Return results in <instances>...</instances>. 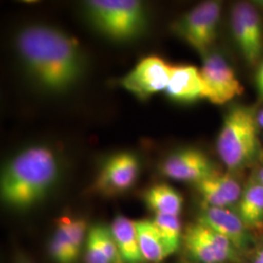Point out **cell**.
Here are the masks:
<instances>
[{"instance_id": "cell-19", "label": "cell", "mask_w": 263, "mask_h": 263, "mask_svg": "<svg viewBox=\"0 0 263 263\" xmlns=\"http://www.w3.org/2000/svg\"><path fill=\"white\" fill-rule=\"evenodd\" d=\"M182 239L189 255L199 263H226L229 261L226 255L220 254L214 247L193 235L188 230H185Z\"/></svg>"}, {"instance_id": "cell-20", "label": "cell", "mask_w": 263, "mask_h": 263, "mask_svg": "<svg viewBox=\"0 0 263 263\" xmlns=\"http://www.w3.org/2000/svg\"><path fill=\"white\" fill-rule=\"evenodd\" d=\"M152 221L159 231L160 235L163 238L171 254L177 252L183 237L179 216L157 214L154 216Z\"/></svg>"}, {"instance_id": "cell-9", "label": "cell", "mask_w": 263, "mask_h": 263, "mask_svg": "<svg viewBox=\"0 0 263 263\" xmlns=\"http://www.w3.org/2000/svg\"><path fill=\"white\" fill-rule=\"evenodd\" d=\"M139 175L140 163L137 156L130 152H120L105 161L95 185L105 194L122 193L134 186Z\"/></svg>"}, {"instance_id": "cell-1", "label": "cell", "mask_w": 263, "mask_h": 263, "mask_svg": "<svg viewBox=\"0 0 263 263\" xmlns=\"http://www.w3.org/2000/svg\"><path fill=\"white\" fill-rule=\"evenodd\" d=\"M17 51L28 74L51 93L72 87L84 70V57L74 38L58 28L34 25L21 30Z\"/></svg>"}, {"instance_id": "cell-27", "label": "cell", "mask_w": 263, "mask_h": 263, "mask_svg": "<svg viewBox=\"0 0 263 263\" xmlns=\"http://www.w3.org/2000/svg\"><path fill=\"white\" fill-rule=\"evenodd\" d=\"M260 183H261V185H262V186H263V181H262V182H260Z\"/></svg>"}, {"instance_id": "cell-15", "label": "cell", "mask_w": 263, "mask_h": 263, "mask_svg": "<svg viewBox=\"0 0 263 263\" xmlns=\"http://www.w3.org/2000/svg\"><path fill=\"white\" fill-rule=\"evenodd\" d=\"M135 226L144 262H162L172 254L152 220H137L135 221Z\"/></svg>"}, {"instance_id": "cell-26", "label": "cell", "mask_w": 263, "mask_h": 263, "mask_svg": "<svg viewBox=\"0 0 263 263\" xmlns=\"http://www.w3.org/2000/svg\"><path fill=\"white\" fill-rule=\"evenodd\" d=\"M257 123H258V126L263 128V110L258 113L257 115Z\"/></svg>"}, {"instance_id": "cell-4", "label": "cell", "mask_w": 263, "mask_h": 263, "mask_svg": "<svg viewBox=\"0 0 263 263\" xmlns=\"http://www.w3.org/2000/svg\"><path fill=\"white\" fill-rule=\"evenodd\" d=\"M92 26L115 41H129L141 35L147 26L144 4L136 0H91L85 2Z\"/></svg>"}, {"instance_id": "cell-3", "label": "cell", "mask_w": 263, "mask_h": 263, "mask_svg": "<svg viewBox=\"0 0 263 263\" xmlns=\"http://www.w3.org/2000/svg\"><path fill=\"white\" fill-rule=\"evenodd\" d=\"M257 115L247 106H235L226 114L219 132L216 149L230 171H239L251 165L259 152Z\"/></svg>"}, {"instance_id": "cell-2", "label": "cell", "mask_w": 263, "mask_h": 263, "mask_svg": "<svg viewBox=\"0 0 263 263\" xmlns=\"http://www.w3.org/2000/svg\"><path fill=\"white\" fill-rule=\"evenodd\" d=\"M60 170L56 153L46 145H32L20 151L1 174L2 201L18 211L35 206L55 186Z\"/></svg>"}, {"instance_id": "cell-8", "label": "cell", "mask_w": 263, "mask_h": 263, "mask_svg": "<svg viewBox=\"0 0 263 263\" xmlns=\"http://www.w3.org/2000/svg\"><path fill=\"white\" fill-rule=\"evenodd\" d=\"M236 42L246 61L254 65L263 52V31L257 10L249 2H239L231 14Z\"/></svg>"}, {"instance_id": "cell-14", "label": "cell", "mask_w": 263, "mask_h": 263, "mask_svg": "<svg viewBox=\"0 0 263 263\" xmlns=\"http://www.w3.org/2000/svg\"><path fill=\"white\" fill-rule=\"evenodd\" d=\"M110 227L123 263H143L135 221L122 215L115 216Z\"/></svg>"}, {"instance_id": "cell-23", "label": "cell", "mask_w": 263, "mask_h": 263, "mask_svg": "<svg viewBox=\"0 0 263 263\" xmlns=\"http://www.w3.org/2000/svg\"><path fill=\"white\" fill-rule=\"evenodd\" d=\"M88 227L83 218H72L70 220V244L72 259L76 262L81 253L82 247L86 243Z\"/></svg>"}, {"instance_id": "cell-18", "label": "cell", "mask_w": 263, "mask_h": 263, "mask_svg": "<svg viewBox=\"0 0 263 263\" xmlns=\"http://www.w3.org/2000/svg\"><path fill=\"white\" fill-rule=\"evenodd\" d=\"M70 220L71 218L67 216L59 218L50 241L49 252L56 263H74L70 244Z\"/></svg>"}, {"instance_id": "cell-13", "label": "cell", "mask_w": 263, "mask_h": 263, "mask_svg": "<svg viewBox=\"0 0 263 263\" xmlns=\"http://www.w3.org/2000/svg\"><path fill=\"white\" fill-rule=\"evenodd\" d=\"M202 79L200 69L193 66H171V74L165 92L172 100L191 103L202 99Z\"/></svg>"}, {"instance_id": "cell-12", "label": "cell", "mask_w": 263, "mask_h": 263, "mask_svg": "<svg viewBox=\"0 0 263 263\" xmlns=\"http://www.w3.org/2000/svg\"><path fill=\"white\" fill-rule=\"evenodd\" d=\"M205 207L227 208L242 196L240 183L230 175L214 171L207 178L195 183Z\"/></svg>"}, {"instance_id": "cell-17", "label": "cell", "mask_w": 263, "mask_h": 263, "mask_svg": "<svg viewBox=\"0 0 263 263\" xmlns=\"http://www.w3.org/2000/svg\"><path fill=\"white\" fill-rule=\"evenodd\" d=\"M239 216L247 227L259 226L263 221V186L257 179L246 187L239 202Z\"/></svg>"}, {"instance_id": "cell-25", "label": "cell", "mask_w": 263, "mask_h": 263, "mask_svg": "<svg viewBox=\"0 0 263 263\" xmlns=\"http://www.w3.org/2000/svg\"><path fill=\"white\" fill-rule=\"evenodd\" d=\"M257 84H258V88L259 91L261 93V96L263 97V66L261 69L258 72V76H257Z\"/></svg>"}, {"instance_id": "cell-5", "label": "cell", "mask_w": 263, "mask_h": 263, "mask_svg": "<svg viewBox=\"0 0 263 263\" xmlns=\"http://www.w3.org/2000/svg\"><path fill=\"white\" fill-rule=\"evenodd\" d=\"M220 13V2L206 1L190 10L173 28L199 54L205 56L216 39Z\"/></svg>"}, {"instance_id": "cell-11", "label": "cell", "mask_w": 263, "mask_h": 263, "mask_svg": "<svg viewBox=\"0 0 263 263\" xmlns=\"http://www.w3.org/2000/svg\"><path fill=\"white\" fill-rule=\"evenodd\" d=\"M224 236L238 252H244L251 244V236L239 215L227 208L205 207L198 221Z\"/></svg>"}, {"instance_id": "cell-24", "label": "cell", "mask_w": 263, "mask_h": 263, "mask_svg": "<svg viewBox=\"0 0 263 263\" xmlns=\"http://www.w3.org/2000/svg\"><path fill=\"white\" fill-rule=\"evenodd\" d=\"M252 263H263V248L256 252Z\"/></svg>"}, {"instance_id": "cell-22", "label": "cell", "mask_w": 263, "mask_h": 263, "mask_svg": "<svg viewBox=\"0 0 263 263\" xmlns=\"http://www.w3.org/2000/svg\"><path fill=\"white\" fill-rule=\"evenodd\" d=\"M85 263H110L104 254L95 226L89 228L85 243Z\"/></svg>"}, {"instance_id": "cell-28", "label": "cell", "mask_w": 263, "mask_h": 263, "mask_svg": "<svg viewBox=\"0 0 263 263\" xmlns=\"http://www.w3.org/2000/svg\"><path fill=\"white\" fill-rule=\"evenodd\" d=\"M25 263H28V262H25Z\"/></svg>"}, {"instance_id": "cell-16", "label": "cell", "mask_w": 263, "mask_h": 263, "mask_svg": "<svg viewBox=\"0 0 263 263\" xmlns=\"http://www.w3.org/2000/svg\"><path fill=\"white\" fill-rule=\"evenodd\" d=\"M143 200L146 207L154 212L155 215L179 216L183 203V199L179 192L164 183L148 188L143 194Z\"/></svg>"}, {"instance_id": "cell-21", "label": "cell", "mask_w": 263, "mask_h": 263, "mask_svg": "<svg viewBox=\"0 0 263 263\" xmlns=\"http://www.w3.org/2000/svg\"><path fill=\"white\" fill-rule=\"evenodd\" d=\"M95 229L97 231L98 238L102 248L104 250V254L106 255L107 259L110 263H123L122 257L119 253L118 247L114 240L110 227L103 226V224H96Z\"/></svg>"}, {"instance_id": "cell-6", "label": "cell", "mask_w": 263, "mask_h": 263, "mask_svg": "<svg viewBox=\"0 0 263 263\" xmlns=\"http://www.w3.org/2000/svg\"><path fill=\"white\" fill-rule=\"evenodd\" d=\"M202 79V99L215 104H223L244 93V87L237 79L234 70L217 54L205 59L200 69Z\"/></svg>"}, {"instance_id": "cell-7", "label": "cell", "mask_w": 263, "mask_h": 263, "mask_svg": "<svg viewBox=\"0 0 263 263\" xmlns=\"http://www.w3.org/2000/svg\"><path fill=\"white\" fill-rule=\"evenodd\" d=\"M171 66L160 57L143 58L120 81L123 88L141 100L165 91L169 83Z\"/></svg>"}, {"instance_id": "cell-10", "label": "cell", "mask_w": 263, "mask_h": 263, "mask_svg": "<svg viewBox=\"0 0 263 263\" xmlns=\"http://www.w3.org/2000/svg\"><path fill=\"white\" fill-rule=\"evenodd\" d=\"M214 171L207 156L194 148L173 152L161 164V172L165 177L194 183L207 178Z\"/></svg>"}]
</instances>
